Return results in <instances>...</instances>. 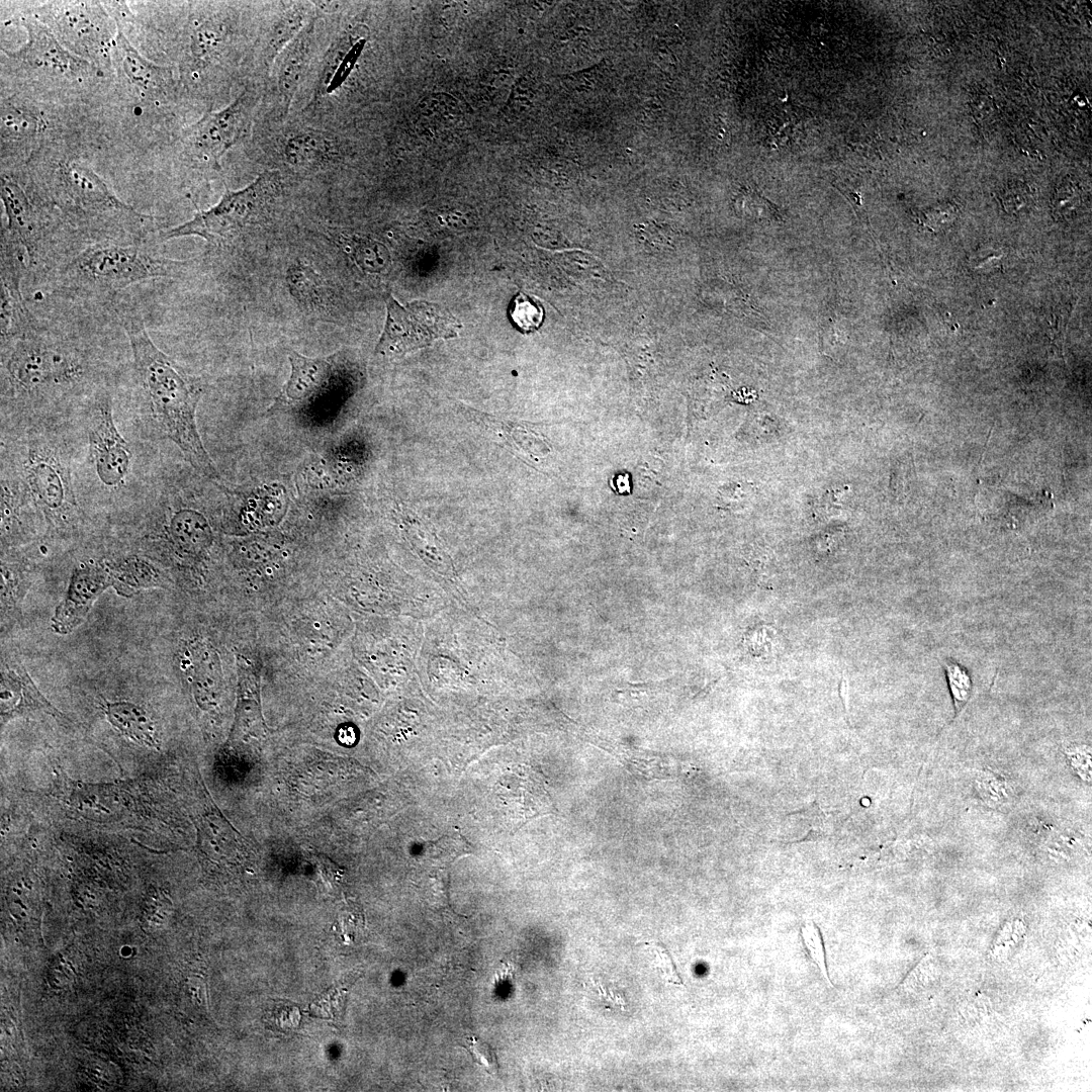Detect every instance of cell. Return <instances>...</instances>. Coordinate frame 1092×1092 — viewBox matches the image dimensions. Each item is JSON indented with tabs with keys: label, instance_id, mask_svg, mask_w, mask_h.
<instances>
[{
	"label": "cell",
	"instance_id": "cell-1",
	"mask_svg": "<svg viewBox=\"0 0 1092 1092\" xmlns=\"http://www.w3.org/2000/svg\"><path fill=\"white\" fill-rule=\"evenodd\" d=\"M11 175L74 251L95 244L149 243L156 220L123 202L80 157L46 141Z\"/></svg>",
	"mask_w": 1092,
	"mask_h": 1092
},
{
	"label": "cell",
	"instance_id": "cell-2",
	"mask_svg": "<svg viewBox=\"0 0 1092 1092\" xmlns=\"http://www.w3.org/2000/svg\"><path fill=\"white\" fill-rule=\"evenodd\" d=\"M262 2H189L177 40L182 96L214 110L244 85V64L258 27Z\"/></svg>",
	"mask_w": 1092,
	"mask_h": 1092
},
{
	"label": "cell",
	"instance_id": "cell-3",
	"mask_svg": "<svg viewBox=\"0 0 1092 1092\" xmlns=\"http://www.w3.org/2000/svg\"><path fill=\"white\" fill-rule=\"evenodd\" d=\"M122 327L132 353L135 375L150 412L151 423L160 436L174 442L190 463L205 476L218 473L200 439L195 414L202 395L200 381L151 339L143 315L123 308Z\"/></svg>",
	"mask_w": 1092,
	"mask_h": 1092
},
{
	"label": "cell",
	"instance_id": "cell-4",
	"mask_svg": "<svg viewBox=\"0 0 1092 1092\" xmlns=\"http://www.w3.org/2000/svg\"><path fill=\"white\" fill-rule=\"evenodd\" d=\"M93 372L81 344L36 315L1 341L2 400L36 405L83 388Z\"/></svg>",
	"mask_w": 1092,
	"mask_h": 1092
},
{
	"label": "cell",
	"instance_id": "cell-5",
	"mask_svg": "<svg viewBox=\"0 0 1092 1092\" xmlns=\"http://www.w3.org/2000/svg\"><path fill=\"white\" fill-rule=\"evenodd\" d=\"M141 244H95L74 252L52 270L57 287L72 296L111 297L133 284L178 275L182 262Z\"/></svg>",
	"mask_w": 1092,
	"mask_h": 1092
},
{
	"label": "cell",
	"instance_id": "cell-6",
	"mask_svg": "<svg viewBox=\"0 0 1092 1092\" xmlns=\"http://www.w3.org/2000/svg\"><path fill=\"white\" fill-rule=\"evenodd\" d=\"M283 191L284 176L277 170L265 169L246 187L226 188L213 206L198 209L192 218L160 232L158 238L167 241L196 236L213 247L228 246L248 231L267 222Z\"/></svg>",
	"mask_w": 1092,
	"mask_h": 1092
},
{
	"label": "cell",
	"instance_id": "cell-7",
	"mask_svg": "<svg viewBox=\"0 0 1092 1092\" xmlns=\"http://www.w3.org/2000/svg\"><path fill=\"white\" fill-rule=\"evenodd\" d=\"M250 140L256 156L270 170L297 176L330 172L345 157L343 143L334 126L290 113L283 121L256 118Z\"/></svg>",
	"mask_w": 1092,
	"mask_h": 1092
},
{
	"label": "cell",
	"instance_id": "cell-8",
	"mask_svg": "<svg viewBox=\"0 0 1092 1092\" xmlns=\"http://www.w3.org/2000/svg\"><path fill=\"white\" fill-rule=\"evenodd\" d=\"M17 22L26 30L27 40L14 51L1 49L2 72L61 91H85L103 79V70L65 49L31 13L20 15Z\"/></svg>",
	"mask_w": 1092,
	"mask_h": 1092
},
{
	"label": "cell",
	"instance_id": "cell-9",
	"mask_svg": "<svg viewBox=\"0 0 1092 1092\" xmlns=\"http://www.w3.org/2000/svg\"><path fill=\"white\" fill-rule=\"evenodd\" d=\"M265 84L248 82L221 109L205 111L183 128L179 156L188 168L200 172L221 170L222 157L250 140L265 94Z\"/></svg>",
	"mask_w": 1092,
	"mask_h": 1092
},
{
	"label": "cell",
	"instance_id": "cell-10",
	"mask_svg": "<svg viewBox=\"0 0 1092 1092\" xmlns=\"http://www.w3.org/2000/svg\"><path fill=\"white\" fill-rule=\"evenodd\" d=\"M31 14L75 56L103 71L112 67L116 24L104 2H46Z\"/></svg>",
	"mask_w": 1092,
	"mask_h": 1092
},
{
	"label": "cell",
	"instance_id": "cell-11",
	"mask_svg": "<svg viewBox=\"0 0 1092 1092\" xmlns=\"http://www.w3.org/2000/svg\"><path fill=\"white\" fill-rule=\"evenodd\" d=\"M327 22L326 16L315 12L278 56L266 82L258 118L269 121H283L288 118L315 61L329 40L331 24Z\"/></svg>",
	"mask_w": 1092,
	"mask_h": 1092
},
{
	"label": "cell",
	"instance_id": "cell-12",
	"mask_svg": "<svg viewBox=\"0 0 1092 1092\" xmlns=\"http://www.w3.org/2000/svg\"><path fill=\"white\" fill-rule=\"evenodd\" d=\"M19 481L49 520L70 522L78 517L70 467L57 446L41 439L28 442L21 455Z\"/></svg>",
	"mask_w": 1092,
	"mask_h": 1092
},
{
	"label": "cell",
	"instance_id": "cell-13",
	"mask_svg": "<svg viewBox=\"0 0 1092 1092\" xmlns=\"http://www.w3.org/2000/svg\"><path fill=\"white\" fill-rule=\"evenodd\" d=\"M385 303V325L375 349L378 354L398 357L438 339L458 336L459 322L436 303L417 300L402 305L391 294Z\"/></svg>",
	"mask_w": 1092,
	"mask_h": 1092
},
{
	"label": "cell",
	"instance_id": "cell-14",
	"mask_svg": "<svg viewBox=\"0 0 1092 1092\" xmlns=\"http://www.w3.org/2000/svg\"><path fill=\"white\" fill-rule=\"evenodd\" d=\"M0 189L6 216L2 233L24 248L29 268L51 270L61 254L54 225L14 177L2 173Z\"/></svg>",
	"mask_w": 1092,
	"mask_h": 1092
},
{
	"label": "cell",
	"instance_id": "cell-15",
	"mask_svg": "<svg viewBox=\"0 0 1092 1092\" xmlns=\"http://www.w3.org/2000/svg\"><path fill=\"white\" fill-rule=\"evenodd\" d=\"M315 12L313 1L262 2L255 38L244 64V85H266L278 56Z\"/></svg>",
	"mask_w": 1092,
	"mask_h": 1092
},
{
	"label": "cell",
	"instance_id": "cell-16",
	"mask_svg": "<svg viewBox=\"0 0 1092 1092\" xmlns=\"http://www.w3.org/2000/svg\"><path fill=\"white\" fill-rule=\"evenodd\" d=\"M112 66L116 68L121 85L143 105L165 106L183 97L173 68L158 65L144 57L118 24Z\"/></svg>",
	"mask_w": 1092,
	"mask_h": 1092
},
{
	"label": "cell",
	"instance_id": "cell-17",
	"mask_svg": "<svg viewBox=\"0 0 1092 1092\" xmlns=\"http://www.w3.org/2000/svg\"><path fill=\"white\" fill-rule=\"evenodd\" d=\"M89 426V444L96 474L106 486L115 487L127 475L131 453L115 427L111 396L99 390Z\"/></svg>",
	"mask_w": 1092,
	"mask_h": 1092
},
{
	"label": "cell",
	"instance_id": "cell-18",
	"mask_svg": "<svg viewBox=\"0 0 1092 1092\" xmlns=\"http://www.w3.org/2000/svg\"><path fill=\"white\" fill-rule=\"evenodd\" d=\"M1 164L24 163L44 142L48 117L35 101L14 94L1 99Z\"/></svg>",
	"mask_w": 1092,
	"mask_h": 1092
},
{
	"label": "cell",
	"instance_id": "cell-19",
	"mask_svg": "<svg viewBox=\"0 0 1092 1092\" xmlns=\"http://www.w3.org/2000/svg\"><path fill=\"white\" fill-rule=\"evenodd\" d=\"M111 585L107 562H82L76 566L67 593L52 617L54 632L65 635L76 629L97 598Z\"/></svg>",
	"mask_w": 1092,
	"mask_h": 1092
},
{
	"label": "cell",
	"instance_id": "cell-20",
	"mask_svg": "<svg viewBox=\"0 0 1092 1092\" xmlns=\"http://www.w3.org/2000/svg\"><path fill=\"white\" fill-rule=\"evenodd\" d=\"M34 713L48 714L61 720L67 719L39 692L20 662L11 659L6 660L1 666V724Z\"/></svg>",
	"mask_w": 1092,
	"mask_h": 1092
},
{
	"label": "cell",
	"instance_id": "cell-21",
	"mask_svg": "<svg viewBox=\"0 0 1092 1092\" xmlns=\"http://www.w3.org/2000/svg\"><path fill=\"white\" fill-rule=\"evenodd\" d=\"M103 711L109 723L123 736L136 744L159 749L157 727L143 707L127 701L106 702Z\"/></svg>",
	"mask_w": 1092,
	"mask_h": 1092
},
{
	"label": "cell",
	"instance_id": "cell-22",
	"mask_svg": "<svg viewBox=\"0 0 1092 1092\" xmlns=\"http://www.w3.org/2000/svg\"><path fill=\"white\" fill-rule=\"evenodd\" d=\"M291 375L283 387L279 400L285 402L302 401L318 391L326 384L331 371L329 362L322 358H307L297 352L288 354Z\"/></svg>",
	"mask_w": 1092,
	"mask_h": 1092
},
{
	"label": "cell",
	"instance_id": "cell-23",
	"mask_svg": "<svg viewBox=\"0 0 1092 1092\" xmlns=\"http://www.w3.org/2000/svg\"><path fill=\"white\" fill-rule=\"evenodd\" d=\"M173 547L181 554L197 556L211 543V531L204 517L191 510L175 512L166 528Z\"/></svg>",
	"mask_w": 1092,
	"mask_h": 1092
},
{
	"label": "cell",
	"instance_id": "cell-24",
	"mask_svg": "<svg viewBox=\"0 0 1092 1092\" xmlns=\"http://www.w3.org/2000/svg\"><path fill=\"white\" fill-rule=\"evenodd\" d=\"M115 592L130 598L142 589L158 587L161 582L159 569L149 560L131 556L117 562H107Z\"/></svg>",
	"mask_w": 1092,
	"mask_h": 1092
},
{
	"label": "cell",
	"instance_id": "cell-25",
	"mask_svg": "<svg viewBox=\"0 0 1092 1092\" xmlns=\"http://www.w3.org/2000/svg\"><path fill=\"white\" fill-rule=\"evenodd\" d=\"M197 828L198 845L202 852L212 859L230 855L237 845L235 829L219 814H205L199 820Z\"/></svg>",
	"mask_w": 1092,
	"mask_h": 1092
},
{
	"label": "cell",
	"instance_id": "cell-26",
	"mask_svg": "<svg viewBox=\"0 0 1092 1092\" xmlns=\"http://www.w3.org/2000/svg\"><path fill=\"white\" fill-rule=\"evenodd\" d=\"M1083 204V189L1077 181L1066 178L1056 187L1052 199V209L1056 219L1074 217Z\"/></svg>",
	"mask_w": 1092,
	"mask_h": 1092
},
{
	"label": "cell",
	"instance_id": "cell-27",
	"mask_svg": "<svg viewBox=\"0 0 1092 1092\" xmlns=\"http://www.w3.org/2000/svg\"><path fill=\"white\" fill-rule=\"evenodd\" d=\"M510 316L518 330L531 333L541 326L544 310L534 297L520 291L512 301Z\"/></svg>",
	"mask_w": 1092,
	"mask_h": 1092
},
{
	"label": "cell",
	"instance_id": "cell-28",
	"mask_svg": "<svg viewBox=\"0 0 1092 1092\" xmlns=\"http://www.w3.org/2000/svg\"><path fill=\"white\" fill-rule=\"evenodd\" d=\"M999 199L1009 214H1018L1028 210L1034 201L1031 188L1021 181L1007 184L1001 190Z\"/></svg>",
	"mask_w": 1092,
	"mask_h": 1092
},
{
	"label": "cell",
	"instance_id": "cell-29",
	"mask_svg": "<svg viewBox=\"0 0 1092 1092\" xmlns=\"http://www.w3.org/2000/svg\"><path fill=\"white\" fill-rule=\"evenodd\" d=\"M287 282L294 294L302 300H313L318 291L316 275L306 266H295L288 274Z\"/></svg>",
	"mask_w": 1092,
	"mask_h": 1092
},
{
	"label": "cell",
	"instance_id": "cell-30",
	"mask_svg": "<svg viewBox=\"0 0 1092 1092\" xmlns=\"http://www.w3.org/2000/svg\"><path fill=\"white\" fill-rule=\"evenodd\" d=\"M801 931L804 943L811 959L816 964V966L818 967L822 975L825 977V979L828 981V983L831 984L828 975L825 948L820 929L816 926L814 922L809 921L802 927Z\"/></svg>",
	"mask_w": 1092,
	"mask_h": 1092
},
{
	"label": "cell",
	"instance_id": "cell-31",
	"mask_svg": "<svg viewBox=\"0 0 1092 1092\" xmlns=\"http://www.w3.org/2000/svg\"><path fill=\"white\" fill-rule=\"evenodd\" d=\"M468 850L469 845L461 835L443 836L438 841L428 844L427 856L437 860L443 857L444 860H451L467 853Z\"/></svg>",
	"mask_w": 1092,
	"mask_h": 1092
},
{
	"label": "cell",
	"instance_id": "cell-32",
	"mask_svg": "<svg viewBox=\"0 0 1092 1092\" xmlns=\"http://www.w3.org/2000/svg\"><path fill=\"white\" fill-rule=\"evenodd\" d=\"M958 215V207L950 202L939 203L923 210L919 215L921 224L930 231L943 230L950 225Z\"/></svg>",
	"mask_w": 1092,
	"mask_h": 1092
},
{
	"label": "cell",
	"instance_id": "cell-33",
	"mask_svg": "<svg viewBox=\"0 0 1092 1092\" xmlns=\"http://www.w3.org/2000/svg\"><path fill=\"white\" fill-rule=\"evenodd\" d=\"M466 1042V1048L476 1064L481 1066L489 1074L494 1075L498 1072L496 1055L489 1044L477 1036L468 1037Z\"/></svg>",
	"mask_w": 1092,
	"mask_h": 1092
},
{
	"label": "cell",
	"instance_id": "cell-34",
	"mask_svg": "<svg viewBox=\"0 0 1092 1092\" xmlns=\"http://www.w3.org/2000/svg\"><path fill=\"white\" fill-rule=\"evenodd\" d=\"M945 673L953 697L958 702H965L971 692V678L958 663L948 660L944 664Z\"/></svg>",
	"mask_w": 1092,
	"mask_h": 1092
},
{
	"label": "cell",
	"instance_id": "cell-35",
	"mask_svg": "<svg viewBox=\"0 0 1092 1092\" xmlns=\"http://www.w3.org/2000/svg\"><path fill=\"white\" fill-rule=\"evenodd\" d=\"M645 944L650 946L653 949L652 951H654V953L656 954L658 959L657 968L663 975L664 979L673 984H681L682 980L678 975L673 961L667 950L662 945L656 942H645Z\"/></svg>",
	"mask_w": 1092,
	"mask_h": 1092
},
{
	"label": "cell",
	"instance_id": "cell-36",
	"mask_svg": "<svg viewBox=\"0 0 1092 1092\" xmlns=\"http://www.w3.org/2000/svg\"><path fill=\"white\" fill-rule=\"evenodd\" d=\"M1002 252L994 248L980 249L971 259V266L976 270H987L998 266Z\"/></svg>",
	"mask_w": 1092,
	"mask_h": 1092
},
{
	"label": "cell",
	"instance_id": "cell-37",
	"mask_svg": "<svg viewBox=\"0 0 1092 1092\" xmlns=\"http://www.w3.org/2000/svg\"><path fill=\"white\" fill-rule=\"evenodd\" d=\"M839 696H840V698L842 700V703H843V706H844V708L846 710L847 709V698H848V686H847V681H846L844 676L841 677V680L839 682Z\"/></svg>",
	"mask_w": 1092,
	"mask_h": 1092
},
{
	"label": "cell",
	"instance_id": "cell-38",
	"mask_svg": "<svg viewBox=\"0 0 1092 1092\" xmlns=\"http://www.w3.org/2000/svg\"><path fill=\"white\" fill-rule=\"evenodd\" d=\"M339 736H340L341 739L344 737L343 742L345 744H352L354 742L355 735H354V731L351 728L342 729L340 731Z\"/></svg>",
	"mask_w": 1092,
	"mask_h": 1092
}]
</instances>
